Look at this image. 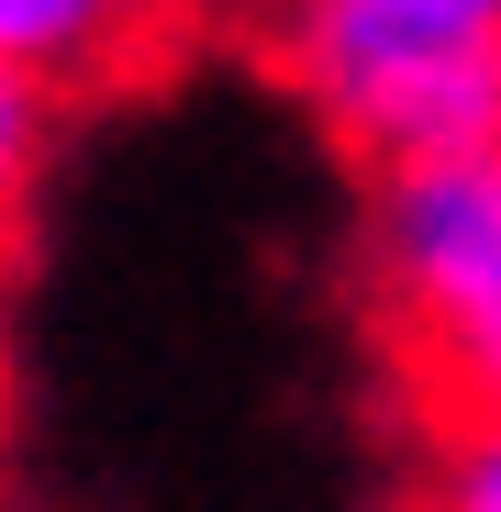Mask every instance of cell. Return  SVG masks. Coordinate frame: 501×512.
Returning <instances> with one entry per match:
<instances>
[{
  "label": "cell",
  "instance_id": "1",
  "mask_svg": "<svg viewBox=\"0 0 501 512\" xmlns=\"http://www.w3.org/2000/svg\"><path fill=\"white\" fill-rule=\"evenodd\" d=\"M379 368L424 457L501 423V145L379 179Z\"/></svg>",
  "mask_w": 501,
  "mask_h": 512
},
{
  "label": "cell",
  "instance_id": "2",
  "mask_svg": "<svg viewBox=\"0 0 501 512\" xmlns=\"http://www.w3.org/2000/svg\"><path fill=\"white\" fill-rule=\"evenodd\" d=\"M268 56H279V78L312 90V112L379 179L424 167V156L501 145V23L490 34H401V23H346V12H312V0H279Z\"/></svg>",
  "mask_w": 501,
  "mask_h": 512
},
{
  "label": "cell",
  "instance_id": "3",
  "mask_svg": "<svg viewBox=\"0 0 501 512\" xmlns=\"http://www.w3.org/2000/svg\"><path fill=\"white\" fill-rule=\"evenodd\" d=\"M201 0H0V56L34 90H145L190 56Z\"/></svg>",
  "mask_w": 501,
  "mask_h": 512
},
{
  "label": "cell",
  "instance_id": "4",
  "mask_svg": "<svg viewBox=\"0 0 501 512\" xmlns=\"http://www.w3.org/2000/svg\"><path fill=\"white\" fill-rule=\"evenodd\" d=\"M34 145H45V90L0 56V279H12L23 223H34Z\"/></svg>",
  "mask_w": 501,
  "mask_h": 512
},
{
  "label": "cell",
  "instance_id": "5",
  "mask_svg": "<svg viewBox=\"0 0 501 512\" xmlns=\"http://www.w3.org/2000/svg\"><path fill=\"white\" fill-rule=\"evenodd\" d=\"M312 12H346V23H401V34H490L501 0H312Z\"/></svg>",
  "mask_w": 501,
  "mask_h": 512
},
{
  "label": "cell",
  "instance_id": "6",
  "mask_svg": "<svg viewBox=\"0 0 501 512\" xmlns=\"http://www.w3.org/2000/svg\"><path fill=\"white\" fill-rule=\"evenodd\" d=\"M435 512H501V423L435 457Z\"/></svg>",
  "mask_w": 501,
  "mask_h": 512
},
{
  "label": "cell",
  "instance_id": "7",
  "mask_svg": "<svg viewBox=\"0 0 501 512\" xmlns=\"http://www.w3.org/2000/svg\"><path fill=\"white\" fill-rule=\"evenodd\" d=\"M0 401H12V368H0Z\"/></svg>",
  "mask_w": 501,
  "mask_h": 512
}]
</instances>
